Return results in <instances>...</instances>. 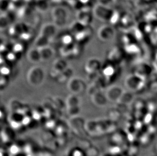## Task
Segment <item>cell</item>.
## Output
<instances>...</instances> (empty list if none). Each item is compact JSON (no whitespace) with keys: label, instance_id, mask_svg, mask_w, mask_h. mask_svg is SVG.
<instances>
[{"label":"cell","instance_id":"cell-5","mask_svg":"<svg viewBox=\"0 0 157 156\" xmlns=\"http://www.w3.org/2000/svg\"><path fill=\"white\" fill-rule=\"evenodd\" d=\"M40 53V59L42 61H48L53 55V51L51 48L48 46L41 47L38 49Z\"/></svg>","mask_w":157,"mask_h":156},{"label":"cell","instance_id":"cell-6","mask_svg":"<svg viewBox=\"0 0 157 156\" xmlns=\"http://www.w3.org/2000/svg\"><path fill=\"white\" fill-rule=\"evenodd\" d=\"M113 35V30L108 26L101 27L98 32L99 37L102 40H108Z\"/></svg>","mask_w":157,"mask_h":156},{"label":"cell","instance_id":"cell-10","mask_svg":"<svg viewBox=\"0 0 157 156\" xmlns=\"http://www.w3.org/2000/svg\"><path fill=\"white\" fill-rule=\"evenodd\" d=\"M98 1L99 2V4L107 6V5L111 2V0H98Z\"/></svg>","mask_w":157,"mask_h":156},{"label":"cell","instance_id":"cell-1","mask_svg":"<svg viewBox=\"0 0 157 156\" xmlns=\"http://www.w3.org/2000/svg\"><path fill=\"white\" fill-rule=\"evenodd\" d=\"M43 71L38 67L32 68L28 74V82L33 86L40 85L43 81Z\"/></svg>","mask_w":157,"mask_h":156},{"label":"cell","instance_id":"cell-9","mask_svg":"<svg viewBox=\"0 0 157 156\" xmlns=\"http://www.w3.org/2000/svg\"><path fill=\"white\" fill-rule=\"evenodd\" d=\"M28 58L31 62H37L38 61H41L38 49H32L30 50L28 53Z\"/></svg>","mask_w":157,"mask_h":156},{"label":"cell","instance_id":"cell-2","mask_svg":"<svg viewBox=\"0 0 157 156\" xmlns=\"http://www.w3.org/2000/svg\"><path fill=\"white\" fill-rule=\"evenodd\" d=\"M94 13L98 19L100 20L106 21L110 19L113 12V11L107 7L106 6L99 4L95 8Z\"/></svg>","mask_w":157,"mask_h":156},{"label":"cell","instance_id":"cell-7","mask_svg":"<svg viewBox=\"0 0 157 156\" xmlns=\"http://www.w3.org/2000/svg\"><path fill=\"white\" fill-rule=\"evenodd\" d=\"M92 20V16L90 13H86V12H83L82 13L79 14L78 15V21L83 26L88 25L90 24Z\"/></svg>","mask_w":157,"mask_h":156},{"label":"cell","instance_id":"cell-3","mask_svg":"<svg viewBox=\"0 0 157 156\" xmlns=\"http://www.w3.org/2000/svg\"><path fill=\"white\" fill-rule=\"evenodd\" d=\"M69 89L74 94L80 93L85 89L86 85L83 81L78 78H73L69 81Z\"/></svg>","mask_w":157,"mask_h":156},{"label":"cell","instance_id":"cell-4","mask_svg":"<svg viewBox=\"0 0 157 156\" xmlns=\"http://www.w3.org/2000/svg\"><path fill=\"white\" fill-rule=\"evenodd\" d=\"M52 18L56 24L59 26L64 24L66 22V12L62 8H56L52 10Z\"/></svg>","mask_w":157,"mask_h":156},{"label":"cell","instance_id":"cell-8","mask_svg":"<svg viewBox=\"0 0 157 156\" xmlns=\"http://www.w3.org/2000/svg\"><path fill=\"white\" fill-rule=\"evenodd\" d=\"M99 66V65L98 63V61H96L95 59H90L89 60V61H87L86 65V71L90 73H93L95 72L96 71H97Z\"/></svg>","mask_w":157,"mask_h":156}]
</instances>
